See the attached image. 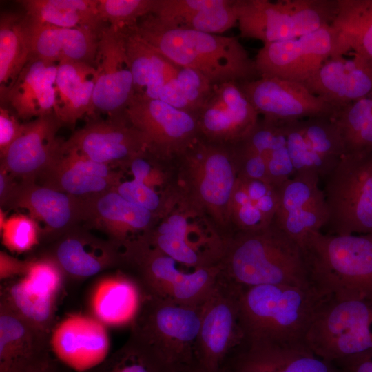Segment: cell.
<instances>
[{
	"label": "cell",
	"mask_w": 372,
	"mask_h": 372,
	"mask_svg": "<svg viewBox=\"0 0 372 372\" xmlns=\"http://www.w3.org/2000/svg\"><path fill=\"white\" fill-rule=\"evenodd\" d=\"M220 0H155L152 14L163 23L177 26L194 13Z\"/></svg>",
	"instance_id": "cell-46"
},
{
	"label": "cell",
	"mask_w": 372,
	"mask_h": 372,
	"mask_svg": "<svg viewBox=\"0 0 372 372\" xmlns=\"http://www.w3.org/2000/svg\"><path fill=\"white\" fill-rule=\"evenodd\" d=\"M96 79L94 65L65 61L57 66L54 113L63 123L74 124L94 112L92 96Z\"/></svg>",
	"instance_id": "cell-32"
},
{
	"label": "cell",
	"mask_w": 372,
	"mask_h": 372,
	"mask_svg": "<svg viewBox=\"0 0 372 372\" xmlns=\"http://www.w3.org/2000/svg\"><path fill=\"white\" fill-rule=\"evenodd\" d=\"M240 0H220L183 20L178 25L194 30L218 34L238 25Z\"/></svg>",
	"instance_id": "cell-43"
},
{
	"label": "cell",
	"mask_w": 372,
	"mask_h": 372,
	"mask_svg": "<svg viewBox=\"0 0 372 372\" xmlns=\"http://www.w3.org/2000/svg\"><path fill=\"white\" fill-rule=\"evenodd\" d=\"M141 238L191 270L219 265L227 242L207 216L179 198Z\"/></svg>",
	"instance_id": "cell-8"
},
{
	"label": "cell",
	"mask_w": 372,
	"mask_h": 372,
	"mask_svg": "<svg viewBox=\"0 0 372 372\" xmlns=\"http://www.w3.org/2000/svg\"><path fill=\"white\" fill-rule=\"evenodd\" d=\"M114 189L123 198L150 211L157 218L172 205L158 193L133 178L121 180Z\"/></svg>",
	"instance_id": "cell-47"
},
{
	"label": "cell",
	"mask_w": 372,
	"mask_h": 372,
	"mask_svg": "<svg viewBox=\"0 0 372 372\" xmlns=\"http://www.w3.org/2000/svg\"><path fill=\"white\" fill-rule=\"evenodd\" d=\"M94 67V111L108 113L111 117L123 115L134 96V88L123 30L110 25L102 28Z\"/></svg>",
	"instance_id": "cell-17"
},
{
	"label": "cell",
	"mask_w": 372,
	"mask_h": 372,
	"mask_svg": "<svg viewBox=\"0 0 372 372\" xmlns=\"http://www.w3.org/2000/svg\"><path fill=\"white\" fill-rule=\"evenodd\" d=\"M328 234H372V152L343 155L326 176Z\"/></svg>",
	"instance_id": "cell-10"
},
{
	"label": "cell",
	"mask_w": 372,
	"mask_h": 372,
	"mask_svg": "<svg viewBox=\"0 0 372 372\" xmlns=\"http://www.w3.org/2000/svg\"><path fill=\"white\" fill-rule=\"evenodd\" d=\"M23 123H20L10 112L0 108V155L3 156L10 146L21 134Z\"/></svg>",
	"instance_id": "cell-48"
},
{
	"label": "cell",
	"mask_w": 372,
	"mask_h": 372,
	"mask_svg": "<svg viewBox=\"0 0 372 372\" xmlns=\"http://www.w3.org/2000/svg\"><path fill=\"white\" fill-rule=\"evenodd\" d=\"M25 13L38 21L59 28L105 25L96 9V0H23Z\"/></svg>",
	"instance_id": "cell-38"
},
{
	"label": "cell",
	"mask_w": 372,
	"mask_h": 372,
	"mask_svg": "<svg viewBox=\"0 0 372 372\" xmlns=\"http://www.w3.org/2000/svg\"><path fill=\"white\" fill-rule=\"evenodd\" d=\"M58 64L30 59L6 99L23 119L54 113Z\"/></svg>",
	"instance_id": "cell-30"
},
{
	"label": "cell",
	"mask_w": 372,
	"mask_h": 372,
	"mask_svg": "<svg viewBox=\"0 0 372 372\" xmlns=\"http://www.w3.org/2000/svg\"><path fill=\"white\" fill-rule=\"evenodd\" d=\"M282 124L296 173L310 171L324 180L344 155L340 136L331 117Z\"/></svg>",
	"instance_id": "cell-21"
},
{
	"label": "cell",
	"mask_w": 372,
	"mask_h": 372,
	"mask_svg": "<svg viewBox=\"0 0 372 372\" xmlns=\"http://www.w3.org/2000/svg\"><path fill=\"white\" fill-rule=\"evenodd\" d=\"M29 260H21L6 252H0V278L2 280L23 276L28 269Z\"/></svg>",
	"instance_id": "cell-49"
},
{
	"label": "cell",
	"mask_w": 372,
	"mask_h": 372,
	"mask_svg": "<svg viewBox=\"0 0 372 372\" xmlns=\"http://www.w3.org/2000/svg\"><path fill=\"white\" fill-rule=\"evenodd\" d=\"M62 154L40 176L41 185L87 200L114 189L121 180L89 175L71 165Z\"/></svg>",
	"instance_id": "cell-40"
},
{
	"label": "cell",
	"mask_w": 372,
	"mask_h": 372,
	"mask_svg": "<svg viewBox=\"0 0 372 372\" xmlns=\"http://www.w3.org/2000/svg\"><path fill=\"white\" fill-rule=\"evenodd\" d=\"M50 337L0 301V372H26L54 362Z\"/></svg>",
	"instance_id": "cell-23"
},
{
	"label": "cell",
	"mask_w": 372,
	"mask_h": 372,
	"mask_svg": "<svg viewBox=\"0 0 372 372\" xmlns=\"http://www.w3.org/2000/svg\"><path fill=\"white\" fill-rule=\"evenodd\" d=\"M213 87L200 72L180 65L176 75L163 86L159 99L195 115L210 96Z\"/></svg>",
	"instance_id": "cell-41"
},
{
	"label": "cell",
	"mask_w": 372,
	"mask_h": 372,
	"mask_svg": "<svg viewBox=\"0 0 372 372\" xmlns=\"http://www.w3.org/2000/svg\"><path fill=\"white\" fill-rule=\"evenodd\" d=\"M304 344L315 354L334 364L372 350V300H320Z\"/></svg>",
	"instance_id": "cell-9"
},
{
	"label": "cell",
	"mask_w": 372,
	"mask_h": 372,
	"mask_svg": "<svg viewBox=\"0 0 372 372\" xmlns=\"http://www.w3.org/2000/svg\"><path fill=\"white\" fill-rule=\"evenodd\" d=\"M174 161L178 198L207 216L227 240L238 178L232 146L199 138Z\"/></svg>",
	"instance_id": "cell-5"
},
{
	"label": "cell",
	"mask_w": 372,
	"mask_h": 372,
	"mask_svg": "<svg viewBox=\"0 0 372 372\" xmlns=\"http://www.w3.org/2000/svg\"><path fill=\"white\" fill-rule=\"evenodd\" d=\"M314 172H296L278 187L273 223L302 247L311 233L326 226L329 212L324 192Z\"/></svg>",
	"instance_id": "cell-16"
},
{
	"label": "cell",
	"mask_w": 372,
	"mask_h": 372,
	"mask_svg": "<svg viewBox=\"0 0 372 372\" xmlns=\"http://www.w3.org/2000/svg\"><path fill=\"white\" fill-rule=\"evenodd\" d=\"M144 293L136 279L127 272L103 276L94 282L88 297L91 316L106 327L130 326L135 319Z\"/></svg>",
	"instance_id": "cell-27"
},
{
	"label": "cell",
	"mask_w": 372,
	"mask_h": 372,
	"mask_svg": "<svg viewBox=\"0 0 372 372\" xmlns=\"http://www.w3.org/2000/svg\"><path fill=\"white\" fill-rule=\"evenodd\" d=\"M155 0H96L99 15L104 23L125 30L152 12Z\"/></svg>",
	"instance_id": "cell-44"
},
{
	"label": "cell",
	"mask_w": 372,
	"mask_h": 372,
	"mask_svg": "<svg viewBox=\"0 0 372 372\" xmlns=\"http://www.w3.org/2000/svg\"><path fill=\"white\" fill-rule=\"evenodd\" d=\"M26 372H59L56 361L45 366L29 370Z\"/></svg>",
	"instance_id": "cell-52"
},
{
	"label": "cell",
	"mask_w": 372,
	"mask_h": 372,
	"mask_svg": "<svg viewBox=\"0 0 372 372\" xmlns=\"http://www.w3.org/2000/svg\"><path fill=\"white\" fill-rule=\"evenodd\" d=\"M320 300L311 289L273 285L243 287L241 344L304 343Z\"/></svg>",
	"instance_id": "cell-4"
},
{
	"label": "cell",
	"mask_w": 372,
	"mask_h": 372,
	"mask_svg": "<svg viewBox=\"0 0 372 372\" xmlns=\"http://www.w3.org/2000/svg\"><path fill=\"white\" fill-rule=\"evenodd\" d=\"M331 119L340 136L344 155L372 152V92L335 109Z\"/></svg>",
	"instance_id": "cell-39"
},
{
	"label": "cell",
	"mask_w": 372,
	"mask_h": 372,
	"mask_svg": "<svg viewBox=\"0 0 372 372\" xmlns=\"http://www.w3.org/2000/svg\"><path fill=\"white\" fill-rule=\"evenodd\" d=\"M225 366L235 372H342L304 343L241 344Z\"/></svg>",
	"instance_id": "cell-24"
},
{
	"label": "cell",
	"mask_w": 372,
	"mask_h": 372,
	"mask_svg": "<svg viewBox=\"0 0 372 372\" xmlns=\"http://www.w3.org/2000/svg\"><path fill=\"white\" fill-rule=\"evenodd\" d=\"M185 372H210V371H207L199 367L196 364H194V366H192L191 368H189V369H187ZM211 372H235V371H233L232 369H231L230 368L225 366L219 369L217 371H211Z\"/></svg>",
	"instance_id": "cell-53"
},
{
	"label": "cell",
	"mask_w": 372,
	"mask_h": 372,
	"mask_svg": "<svg viewBox=\"0 0 372 372\" xmlns=\"http://www.w3.org/2000/svg\"><path fill=\"white\" fill-rule=\"evenodd\" d=\"M30 58L28 18L25 13L3 12L0 19V87L6 99Z\"/></svg>",
	"instance_id": "cell-36"
},
{
	"label": "cell",
	"mask_w": 372,
	"mask_h": 372,
	"mask_svg": "<svg viewBox=\"0 0 372 372\" xmlns=\"http://www.w3.org/2000/svg\"><path fill=\"white\" fill-rule=\"evenodd\" d=\"M63 123L54 113L23 123L21 134L1 156V169L21 181H34L62 154L56 134Z\"/></svg>",
	"instance_id": "cell-20"
},
{
	"label": "cell",
	"mask_w": 372,
	"mask_h": 372,
	"mask_svg": "<svg viewBox=\"0 0 372 372\" xmlns=\"http://www.w3.org/2000/svg\"><path fill=\"white\" fill-rule=\"evenodd\" d=\"M277 187L238 176L229 207L231 234L259 231L273 223L278 206Z\"/></svg>",
	"instance_id": "cell-31"
},
{
	"label": "cell",
	"mask_w": 372,
	"mask_h": 372,
	"mask_svg": "<svg viewBox=\"0 0 372 372\" xmlns=\"http://www.w3.org/2000/svg\"><path fill=\"white\" fill-rule=\"evenodd\" d=\"M238 85L262 118L285 123L316 117H331L335 108L302 83L260 77Z\"/></svg>",
	"instance_id": "cell-15"
},
{
	"label": "cell",
	"mask_w": 372,
	"mask_h": 372,
	"mask_svg": "<svg viewBox=\"0 0 372 372\" xmlns=\"http://www.w3.org/2000/svg\"><path fill=\"white\" fill-rule=\"evenodd\" d=\"M310 288L321 299L372 300V234H310L302 247Z\"/></svg>",
	"instance_id": "cell-3"
},
{
	"label": "cell",
	"mask_w": 372,
	"mask_h": 372,
	"mask_svg": "<svg viewBox=\"0 0 372 372\" xmlns=\"http://www.w3.org/2000/svg\"><path fill=\"white\" fill-rule=\"evenodd\" d=\"M63 147L113 168L125 169L132 159L149 150V144L123 114L87 123L64 142Z\"/></svg>",
	"instance_id": "cell-18"
},
{
	"label": "cell",
	"mask_w": 372,
	"mask_h": 372,
	"mask_svg": "<svg viewBox=\"0 0 372 372\" xmlns=\"http://www.w3.org/2000/svg\"><path fill=\"white\" fill-rule=\"evenodd\" d=\"M84 200L34 181H21L6 206L25 209L52 232L63 231L83 218Z\"/></svg>",
	"instance_id": "cell-28"
},
{
	"label": "cell",
	"mask_w": 372,
	"mask_h": 372,
	"mask_svg": "<svg viewBox=\"0 0 372 372\" xmlns=\"http://www.w3.org/2000/svg\"><path fill=\"white\" fill-rule=\"evenodd\" d=\"M6 220H7V218L6 217V214L4 211L2 210V209L1 208L0 209V229H1L3 227V225L6 223Z\"/></svg>",
	"instance_id": "cell-54"
},
{
	"label": "cell",
	"mask_w": 372,
	"mask_h": 372,
	"mask_svg": "<svg viewBox=\"0 0 372 372\" xmlns=\"http://www.w3.org/2000/svg\"><path fill=\"white\" fill-rule=\"evenodd\" d=\"M85 372H171L147 347L130 336L100 364Z\"/></svg>",
	"instance_id": "cell-42"
},
{
	"label": "cell",
	"mask_w": 372,
	"mask_h": 372,
	"mask_svg": "<svg viewBox=\"0 0 372 372\" xmlns=\"http://www.w3.org/2000/svg\"><path fill=\"white\" fill-rule=\"evenodd\" d=\"M333 38L330 58L353 54L372 59V0H338L329 25Z\"/></svg>",
	"instance_id": "cell-34"
},
{
	"label": "cell",
	"mask_w": 372,
	"mask_h": 372,
	"mask_svg": "<svg viewBox=\"0 0 372 372\" xmlns=\"http://www.w3.org/2000/svg\"><path fill=\"white\" fill-rule=\"evenodd\" d=\"M342 372H372V350L335 363Z\"/></svg>",
	"instance_id": "cell-50"
},
{
	"label": "cell",
	"mask_w": 372,
	"mask_h": 372,
	"mask_svg": "<svg viewBox=\"0 0 372 372\" xmlns=\"http://www.w3.org/2000/svg\"><path fill=\"white\" fill-rule=\"evenodd\" d=\"M302 84L338 108L372 92V59L355 54L352 58H329Z\"/></svg>",
	"instance_id": "cell-25"
},
{
	"label": "cell",
	"mask_w": 372,
	"mask_h": 372,
	"mask_svg": "<svg viewBox=\"0 0 372 372\" xmlns=\"http://www.w3.org/2000/svg\"><path fill=\"white\" fill-rule=\"evenodd\" d=\"M105 231L118 247L143 236L158 218L123 198L115 189L84 200V216Z\"/></svg>",
	"instance_id": "cell-26"
},
{
	"label": "cell",
	"mask_w": 372,
	"mask_h": 372,
	"mask_svg": "<svg viewBox=\"0 0 372 372\" xmlns=\"http://www.w3.org/2000/svg\"><path fill=\"white\" fill-rule=\"evenodd\" d=\"M124 114L146 138L149 151L174 160L200 138L196 116L155 99L134 96Z\"/></svg>",
	"instance_id": "cell-13"
},
{
	"label": "cell",
	"mask_w": 372,
	"mask_h": 372,
	"mask_svg": "<svg viewBox=\"0 0 372 372\" xmlns=\"http://www.w3.org/2000/svg\"><path fill=\"white\" fill-rule=\"evenodd\" d=\"M337 10L338 0H240V36L263 44L297 38L330 25Z\"/></svg>",
	"instance_id": "cell-11"
},
{
	"label": "cell",
	"mask_w": 372,
	"mask_h": 372,
	"mask_svg": "<svg viewBox=\"0 0 372 372\" xmlns=\"http://www.w3.org/2000/svg\"><path fill=\"white\" fill-rule=\"evenodd\" d=\"M220 265L227 280L242 287L273 285L311 289L301 247L273 223L259 231L233 233Z\"/></svg>",
	"instance_id": "cell-2"
},
{
	"label": "cell",
	"mask_w": 372,
	"mask_h": 372,
	"mask_svg": "<svg viewBox=\"0 0 372 372\" xmlns=\"http://www.w3.org/2000/svg\"><path fill=\"white\" fill-rule=\"evenodd\" d=\"M14 178L12 175L4 169H0V201L3 206H6L18 185Z\"/></svg>",
	"instance_id": "cell-51"
},
{
	"label": "cell",
	"mask_w": 372,
	"mask_h": 372,
	"mask_svg": "<svg viewBox=\"0 0 372 372\" xmlns=\"http://www.w3.org/2000/svg\"><path fill=\"white\" fill-rule=\"evenodd\" d=\"M200 307L144 294L130 336L149 349L171 372H185L196 364Z\"/></svg>",
	"instance_id": "cell-7"
},
{
	"label": "cell",
	"mask_w": 372,
	"mask_h": 372,
	"mask_svg": "<svg viewBox=\"0 0 372 372\" xmlns=\"http://www.w3.org/2000/svg\"><path fill=\"white\" fill-rule=\"evenodd\" d=\"M123 31L132 74L134 96L159 99L163 86L176 75L180 65L130 29Z\"/></svg>",
	"instance_id": "cell-33"
},
{
	"label": "cell",
	"mask_w": 372,
	"mask_h": 372,
	"mask_svg": "<svg viewBox=\"0 0 372 372\" xmlns=\"http://www.w3.org/2000/svg\"><path fill=\"white\" fill-rule=\"evenodd\" d=\"M46 254L56 261L65 277L77 280L122 265V253L116 245L83 234L63 236Z\"/></svg>",
	"instance_id": "cell-29"
},
{
	"label": "cell",
	"mask_w": 372,
	"mask_h": 372,
	"mask_svg": "<svg viewBox=\"0 0 372 372\" xmlns=\"http://www.w3.org/2000/svg\"><path fill=\"white\" fill-rule=\"evenodd\" d=\"M57 297L23 276L2 287L0 301L34 327L50 334L55 326Z\"/></svg>",
	"instance_id": "cell-35"
},
{
	"label": "cell",
	"mask_w": 372,
	"mask_h": 372,
	"mask_svg": "<svg viewBox=\"0 0 372 372\" xmlns=\"http://www.w3.org/2000/svg\"><path fill=\"white\" fill-rule=\"evenodd\" d=\"M52 353L75 372H85L103 362L110 350L107 327L94 317L72 314L53 328Z\"/></svg>",
	"instance_id": "cell-22"
},
{
	"label": "cell",
	"mask_w": 372,
	"mask_h": 372,
	"mask_svg": "<svg viewBox=\"0 0 372 372\" xmlns=\"http://www.w3.org/2000/svg\"><path fill=\"white\" fill-rule=\"evenodd\" d=\"M242 289L227 280L222 273L221 278L200 307L195 364L207 371L223 367L242 343L240 326Z\"/></svg>",
	"instance_id": "cell-12"
},
{
	"label": "cell",
	"mask_w": 372,
	"mask_h": 372,
	"mask_svg": "<svg viewBox=\"0 0 372 372\" xmlns=\"http://www.w3.org/2000/svg\"><path fill=\"white\" fill-rule=\"evenodd\" d=\"M332 50L328 25L297 38L263 44L254 60L260 77L303 83L331 57Z\"/></svg>",
	"instance_id": "cell-14"
},
{
	"label": "cell",
	"mask_w": 372,
	"mask_h": 372,
	"mask_svg": "<svg viewBox=\"0 0 372 372\" xmlns=\"http://www.w3.org/2000/svg\"><path fill=\"white\" fill-rule=\"evenodd\" d=\"M241 141L264 160L270 183L278 186L296 174L282 123L260 118Z\"/></svg>",
	"instance_id": "cell-37"
},
{
	"label": "cell",
	"mask_w": 372,
	"mask_h": 372,
	"mask_svg": "<svg viewBox=\"0 0 372 372\" xmlns=\"http://www.w3.org/2000/svg\"><path fill=\"white\" fill-rule=\"evenodd\" d=\"M0 230L3 245L12 252L29 251L40 240L41 229L38 222L29 215L16 214L8 217Z\"/></svg>",
	"instance_id": "cell-45"
},
{
	"label": "cell",
	"mask_w": 372,
	"mask_h": 372,
	"mask_svg": "<svg viewBox=\"0 0 372 372\" xmlns=\"http://www.w3.org/2000/svg\"><path fill=\"white\" fill-rule=\"evenodd\" d=\"M128 29L175 63L200 72L213 85L260 78L238 37L169 26L152 14Z\"/></svg>",
	"instance_id": "cell-1"
},
{
	"label": "cell",
	"mask_w": 372,
	"mask_h": 372,
	"mask_svg": "<svg viewBox=\"0 0 372 372\" xmlns=\"http://www.w3.org/2000/svg\"><path fill=\"white\" fill-rule=\"evenodd\" d=\"M122 265L127 266L145 295L178 304L199 307L222 277L220 265L185 271L174 259L141 237L123 247Z\"/></svg>",
	"instance_id": "cell-6"
},
{
	"label": "cell",
	"mask_w": 372,
	"mask_h": 372,
	"mask_svg": "<svg viewBox=\"0 0 372 372\" xmlns=\"http://www.w3.org/2000/svg\"><path fill=\"white\" fill-rule=\"evenodd\" d=\"M195 116L200 138L229 146L242 140L260 119L236 82L214 85L210 96Z\"/></svg>",
	"instance_id": "cell-19"
}]
</instances>
